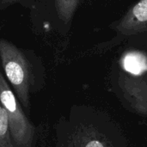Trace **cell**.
Returning <instances> with one entry per match:
<instances>
[{"label": "cell", "mask_w": 147, "mask_h": 147, "mask_svg": "<svg viewBox=\"0 0 147 147\" xmlns=\"http://www.w3.org/2000/svg\"><path fill=\"white\" fill-rule=\"evenodd\" d=\"M121 87L131 106L137 112L147 115V78L122 77Z\"/></svg>", "instance_id": "obj_5"}, {"label": "cell", "mask_w": 147, "mask_h": 147, "mask_svg": "<svg viewBox=\"0 0 147 147\" xmlns=\"http://www.w3.org/2000/svg\"><path fill=\"white\" fill-rule=\"evenodd\" d=\"M116 30L125 35L142 34L147 31V0H140L120 20Z\"/></svg>", "instance_id": "obj_4"}, {"label": "cell", "mask_w": 147, "mask_h": 147, "mask_svg": "<svg viewBox=\"0 0 147 147\" xmlns=\"http://www.w3.org/2000/svg\"><path fill=\"white\" fill-rule=\"evenodd\" d=\"M0 66L24 111H30V96L43 88L45 70L32 50L0 38Z\"/></svg>", "instance_id": "obj_1"}, {"label": "cell", "mask_w": 147, "mask_h": 147, "mask_svg": "<svg viewBox=\"0 0 147 147\" xmlns=\"http://www.w3.org/2000/svg\"><path fill=\"white\" fill-rule=\"evenodd\" d=\"M122 65L127 72L138 76L147 71V57L140 52H130L124 56Z\"/></svg>", "instance_id": "obj_6"}, {"label": "cell", "mask_w": 147, "mask_h": 147, "mask_svg": "<svg viewBox=\"0 0 147 147\" xmlns=\"http://www.w3.org/2000/svg\"><path fill=\"white\" fill-rule=\"evenodd\" d=\"M34 0H0V12L14 4H21L23 7L30 9Z\"/></svg>", "instance_id": "obj_8"}, {"label": "cell", "mask_w": 147, "mask_h": 147, "mask_svg": "<svg viewBox=\"0 0 147 147\" xmlns=\"http://www.w3.org/2000/svg\"><path fill=\"white\" fill-rule=\"evenodd\" d=\"M80 0H34L30 18L36 32L66 35Z\"/></svg>", "instance_id": "obj_2"}, {"label": "cell", "mask_w": 147, "mask_h": 147, "mask_svg": "<svg viewBox=\"0 0 147 147\" xmlns=\"http://www.w3.org/2000/svg\"><path fill=\"white\" fill-rule=\"evenodd\" d=\"M0 147H14L7 114L0 102Z\"/></svg>", "instance_id": "obj_7"}, {"label": "cell", "mask_w": 147, "mask_h": 147, "mask_svg": "<svg viewBox=\"0 0 147 147\" xmlns=\"http://www.w3.org/2000/svg\"><path fill=\"white\" fill-rule=\"evenodd\" d=\"M0 102L7 114L14 147H36L37 130L13 92L0 66Z\"/></svg>", "instance_id": "obj_3"}]
</instances>
